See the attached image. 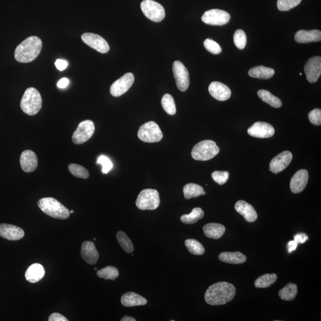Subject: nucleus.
I'll list each match as a JSON object with an SVG mask.
<instances>
[{"label": "nucleus", "instance_id": "f257e3e1", "mask_svg": "<svg viewBox=\"0 0 321 321\" xmlns=\"http://www.w3.org/2000/svg\"><path fill=\"white\" fill-rule=\"evenodd\" d=\"M236 289L232 284L221 281L209 286L204 294V300L209 305H223L234 299Z\"/></svg>", "mask_w": 321, "mask_h": 321}, {"label": "nucleus", "instance_id": "f03ea898", "mask_svg": "<svg viewBox=\"0 0 321 321\" xmlns=\"http://www.w3.org/2000/svg\"><path fill=\"white\" fill-rule=\"evenodd\" d=\"M42 47L41 39L35 36L26 39L16 48L15 58L23 63L32 61L41 53Z\"/></svg>", "mask_w": 321, "mask_h": 321}, {"label": "nucleus", "instance_id": "7ed1b4c3", "mask_svg": "<svg viewBox=\"0 0 321 321\" xmlns=\"http://www.w3.org/2000/svg\"><path fill=\"white\" fill-rule=\"evenodd\" d=\"M37 204L41 211L51 217L59 220H66L69 217V210L55 198H42Z\"/></svg>", "mask_w": 321, "mask_h": 321}, {"label": "nucleus", "instance_id": "20e7f679", "mask_svg": "<svg viewBox=\"0 0 321 321\" xmlns=\"http://www.w3.org/2000/svg\"><path fill=\"white\" fill-rule=\"evenodd\" d=\"M21 109L29 116L36 115L42 107L40 93L34 88H28L24 93L21 102Z\"/></svg>", "mask_w": 321, "mask_h": 321}, {"label": "nucleus", "instance_id": "39448f33", "mask_svg": "<svg viewBox=\"0 0 321 321\" xmlns=\"http://www.w3.org/2000/svg\"><path fill=\"white\" fill-rule=\"evenodd\" d=\"M220 152V148L215 142L204 140L200 142L192 150V157L197 161H208Z\"/></svg>", "mask_w": 321, "mask_h": 321}, {"label": "nucleus", "instance_id": "423d86ee", "mask_svg": "<svg viewBox=\"0 0 321 321\" xmlns=\"http://www.w3.org/2000/svg\"><path fill=\"white\" fill-rule=\"evenodd\" d=\"M160 204V195L157 190L146 189L142 190L136 201V205L141 210H155Z\"/></svg>", "mask_w": 321, "mask_h": 321}, {"label": "nucleus", "instance_id": "0eeeda50", "mask_svg": "<svg viewBox=\"0 0 321 321\" xmlns=\"http://www.w3.org/2000/svg\"><path fill=\"white\" fill-rule=\"evenodd\" d=\"M138 138L146 143H158L163 138L160 127L154 121L147 122L139 128Z\"/></svg>", "mask_w": 321, "mask_h": 321}, {"label": "nucleus", "instance_id": "6e6552de", "mask_svg": "<svg viewBox=\"0 0 321 321\" xmlns=\"http://www.w3.org/2000/svg\"><path fill=\"white\" fill-rule=\"evenodd\" d=\"M141 7L144 15L153 22H160L166 16L163 5L153 0H144Z\"/></svg>", "mask_w": 321, "mask_h": 321}, {"label": "nucleus", "instance_id": "1a4fd4ad", "mask_svg": "<svg viewBox=\"0 0 321 321\" xmlns=\"http://www.w3.org/2000/svg\"><path fill=\"white\" fill-rule=\"evenodd\" d=\"M94 132L95 125L92 121L87 120L82 121L73 133L72 136L73 143L80 145L86 143L91 138Z\"/></svg>", "mask_w": 321, "mask_h": 321}, {"label": "nucleus", "instance_id": "9d476101", "mask_svg": "<svg viewBox=\"0 0 321 321\" xmlns=\"http://www.w3.org/2000/svg\"><path fill=\"white\" fill-rule=\"evenodd\" d=\"M173 71L178 89L180 91H186L190 84L188 70L182 62L175 61L173 62Z\"/></svg>", "mask_w": 321, "mask_h": 321}, {"label": "nucleus", "instance_id": "9b49d317", "mask_svg": "<svg viewBox=\"0 0 321 321\" xmlns=\"http://www.w3.org/2000/svg\"><path fill=\"white\" fill-rule=\"evenodd\" d=\"M230 15L228 12L220 9H212L204 12L202 21L207 25L223 26L228 24Z\"/></svg>", "mask_w": 321, "mask_h": 321}, {"label": "nucleus", "instance_id": "f8f14e48", "mask_svg": "<svg viewBox=\"0 0 321 321\" xmlns=\"http://www.w3.org/2000/svg\"><path fill=\"white\" fill-rule=\"evenodd\" d=\"M134 82L135 77L132 73L125 74L111 86V94L115 97H119L129 90Z\"/></svg>", "mask_w": 321, "mask_h": 321}, {"label": "nucleus", "instance_id": "ddd939ff", "mask_svg": "<svg viewBox=\"0 0 321 321\" xmlns=\"http://www.w3.org/2000/svg\"><path fill=\"white\" fill-rule=\"evenodd\" d=\"M82 41L88 46L98 52L105 54L109 52L110 46L102 36L92 33H85L82 35Z\"/></svg>", "mask_w": 321, "mask_h": 321}, {"label": "nucleus", "instance_id": "4468645a", "mask_svg": "<svg viewBox=\"0 0 321 321\" xmlns=\"http://www.w3.org/2000/svg\"><path fill=\"white\" fill-rule=\"evenodd\" d=\"M307 80L310 83H315L320 78L321 74V58L319 56L313 57L306 62L305 67Z\"/></svg>", "mask_w": 321, "mask_h": 321}, {"label": "nucleus", "instance_id": "2eb2a0df", "mask_svg": "<svg viewBox=\"0 0 321 321\" xmlns=\"http://www.w3.org/2000/svg\"><path fill=\"white\" fill-rule=\"evenodd\" d=\"M248 133L252 137L269 138L274 136L275 129L271 124L265 122L258 121L249 128Z\"/></svg>", "mask_w": 321, "mask_h": 321}, {"label": "nucleus", "instance_id": "dca6fc26", "mask_svg": "<svg viewBox=\"0 0 321 321\" xmlns=\"http://www.w3.org/2000/svg\"><path fill=\"white\" fill-rule=\"evenodd\" d=\"M292 158V153L288 150L279 153L270 162L269 170L274 174L283 172L291 163Z\"/></svg>", "mask_w": 321, "mask_h": 321}, {"label": "nucleus", "instance_id": "f3484780", "mask_svg": "<svg viewBox=\"0 0 321 321\" xmlns=\"http://www.w3.org/2000/svg\"><path fill=\"white\" fill-rule=\"evenodd\" d=\"M308 179L309 173L306 170H298L292 176L290 183L291 191L295 194L302 192L308 184Z\"/></svg>", "mask_w": 321, "mask_h": 321}, {"label": "nucleus", "instance_id": "a211bd4d", "mask_svg": "<svg viewBox=\"0 0 321 321\" xmlns=\"http://www.w3.org/2000/svg\"><path fill=\"white\" fill-rule=\"evenodd\" d=\"M208 90L212 97L220 101H226L232 95L230 88L219 82H212L209 86Z\"/></svg>", "mask_w": 321, "mask_h": 321}, {"label": "nucleus", "instance_id": "6ab92c4d", "mask_svg": "<svg viewBox=\"0 0 321 321\" xmlns=\"http://www.w3.org/2000/svg\"><path fill=\"white\" fill-rule=\"evenodd\" d=\"M25 232L20 227L8 224H0V236L8 240H19L24 237Z\"/></svg>", "mask_w": 321, "mask_h": 321}, {"label": "nucleus", "instance_id": "aec40b11", "mask_svg": "<svg viewBox=\"0 0 321 321\" xmlns=\"http://www.w3.org/2000/svg\"><path fill=\"white\" fill-rule=\"evenodd\" d=\"M81 254L83 260L89 265H95L99 259V253L92 241H86L82 243Z\"/></svg>", "mask_w": 321, "mask_h": 321}, {"label": "nucleus", "instance_id": "412c9836", "mask_svg": "<svg viewBox=\"0 0 321 321\" xmlns=\"http://www.w3.org/2000/svg\"><path fill=\"white\" fill-rule=\"evenodd\" d=\"M21 168L26 173L35 171L38 166V158L35 153L31 150H25L20 158Z\"/></svg>", "mask_w": 321, "mask_h": 321}, {"label": "nucleus", "instance_id": "4be33fe9", "mask_svg": "<svg viewBox=\"0 0 321 321\" xmlns=\"http://www.w3.org/2000/svg\"><path fill=\"white\" fill-rule=\"evenodd\" d=\"M235 211L243 216L246 221L249 223L255 222L258 218L256 210L251 204L244 201H238L235 204Z\"/></svg>", "mask_w": 321, "mask_h": 321}, {"label": "nucleus", "instance_id": "5701e85b", "mask_svg": "<svg viewBox=\"0 0 321 321\" xmlns=\"http://www.w3.org/2000/svg\"><path fill=\"white\" fill-rule=\"evenodd\" d=\"M294 39L299 44L319 42L321 40V32L319 30H300L295 34Z\"/></svg>", "mask_w": 321, "mask_h": 321}, {"label": "nucleus", "instance_id": "b1692460", "mask_svg": "<svg viewBox=\"0 0 321 321\" xmlns=\"http://www.w3.org/2000/svg\"><path fill=\"white\" fill-rule=\"evenodd\" d=\"M121 302L124 306L129 308V307L144 306L146 305L147 302L146 298L134 292H130L122 295Z\"/></svg>", "mask_w": 321, "mask_h": 321}, {"label": "nucleus", "instance_id": "393cba45", "mask_svg": "<svg viewBox=\"0 0 321 321\" xmlns=\"http://www.w3.org/2000/svg\"><path fill=\"white\" fill-rule=\"evenodd\" d=\"M45 275L44 267L39 263H33L28 268L25 278L30 283H35L42 280Z\"/></svg>", "mask_w": 321, "mask_h": 321}, {"label": "nucleus", "instance_id": "a878e982", "mask_svg": "<svg viewBox=\"0 0 321 321\" xmlns=\"http://www.w3.org/2000/svg\"><path fill=\"white\" fill-rule=\"evenodd\" d=\"M203 230L207 237L219 239L225 233L226 227L221 224L208 223L204 226Z\"/></svg>", "mask_w": 321, "mask_h": 321}, {"label": "nucleus", "instance_id": "bb28decb", "mask_svg": "<svg viewBox=\"0 0 321 321\" xmlns=\"http://www.w3.org/2000/svg\"><path fill=\"white\" fill-rule=\"evenodd\" d=\"M221 262L231 264H241L245 263L247 258L245 255L240 252H224L218 257Z\"/></svg>", "mask_w": 321, "mask_h": 321}, {"label": "nucleus", "instance_id": "cd10ccee", "mask_svg": "<svg viewBox=\"0 0 321 321\" xmlns=\"http://www.w3.org/2000/svg\"><path fill=\"white\" fill-rule=\"evenodd\" d=\"M275 71L271 68L259 66L252 68L248 72L252 78L260 79H269L274 76Z\"/></svg>", "mask_w": 321, "mask_h": 321}, {"label": "nucleus", "instance_id": "c85d7f7f", "mask_svg": "<svg viewBox=\"0 0 321 321\" xmlns=\"http://www.w3.org/2000/svg\"><path fill=\"white\" fill-rule=\"evenodd\" d=\"M184 197L186 200H190L192 198H197L201 195H205L204 188L199 184L195 183H188L183 187Z\"/></svg>", "mask_w": 321, "mask_h": 321}, {"label": "nucleus", "instance_id": "c756f323", "mask_svg": "<svg viewBox=\"0 0 321 321\" xmlns=\"http://www.w3.org/2000/svg\"><path fill=\"white\" fill-rule=\"evenodd\" d=\"M258 95L261 99H262V101L268 104L269 106L278 109V108L282 106V102H281L280 99L272 95L268 90L264 89L258 90Z\"/></svg>", "mask_w": 321, "mask_h": 321}, {"label": "nucleus", "instance_id": "7c9ffc66", "mask_svg": "<svg viewBox=\"0 0 321 321\" xmlns=\"http://www.w3.org/2000/svg\"><path fill=\"white\" fill-rule=\"evenodd\" d=\"M297 294V286L296 284L290 283L285 288L281 289L279 296L281 299L286 301H292L295 299Z\"/></svg>", "mask_w": 321, "mask_h": 321}, {"label": "nucleus", "instance_id": "2f4dec72", "mask_svg": "<svg viewBox=\"0 0 321 321\" xmlns=\"http://www.w3.org/2000/svg\"><path fill=\"white\" fill-rule=\"evenodd\" d=\"M277 280V275L275 274H266L258 277L255 281V286L257 288H268Z\"/></svg>", "mask_w": 321, "mask_h": 321}, {"label": "nucleus", "instance_id": "473e14b6", "mask_svg": "<svg viewBox=\"0 0 321 321\" xmlns=\"http://www.w3.org/2000/svg\"><path fill=\"white\" fill-rule=\"evenodd\" d=\"M204 212L201 208H195L189 214L181 216L180 220L184 224H192L202 219L204 216Z\"/></svg>", "mask_w": 321, "mask_h": 321}, {"label": "nucleus", "instance_id": "72a5a7b5", "mask_svg": "<svg viewBox=\"0 0 321 321\" xmlns=\"http://www.w3.org/2000/svg\"><path fill=\"white\" fill-rule=\"evenodd\" d=\"M117 239L121 248L128 254H131L134 251V247L131 240L123 232L119 231L117 233Z\"/></svg>", "mask_w": 321, "mask_h": 321}, {"label": "nucleus", "instance_id": "f704fd0d", "mask_svg": "<svg viewBox=\"0 0 321 321\" xmlns=\"http://www.w3.org/2000/svg\"><path fill=\"white\" fill-rule=\"evenodd\" d=\"M184 244H185V246L190 254L193 255H203L205 252L204 246L202 245L200 241L193 239V238L186 240Z\"/></svg>", "mask_w": 321, "mask_h": 321}, {"label": "nucleus", "instance_id": "c9c22d12", "mask_svg": "<svg viewBox=\"0 0 321 321\" xmlns=\"http://www.w3.org/2000/svg\"><path fill=\"white\" fill-rule=\"evenodd\" d=\"M161 105L165 112L170 115H175L176 113V107L174 98L173 96L166 93L163 96L161 100Z\"/></svg>", "mask_w": 321, "mask_h": 321}, {"label": "nucleus", "instance_id": "e433bc0d", "mask_svg": "<svg viewBox=\"0 0 321 321\" xmlns=\"http://www.w3.org/2000/svg\"><path fill=\"white\" fill-rule=\"evenodd\" d=\"M118 275V269L112 266H107L97 271L98 277L104 280H115Z\"/></svg>", "mask_w": 321, "mask_h": 321}, {"label": "nucleus", "instance_id": "4c0bfd02", "mask_svg": "<svg viewBox=\"0 0 321 321\" xmlns=\"http://www.w3.org/2000/svg\"><path fill=\"white\" fill-rule=\"evenodd\" d=\"M72 175L76 177L86 179L89 177V173L88 170L81 165L70 164L68 167Z\"/></svg>", "mask_w": 321, "mask_h": 321}, {"label": "nucleus", "instance_id": "58836bf2", "mask_svg": "<svg viewBox=\"0 0 321 321\" xmlns=\"http://www.w3.org/2000/svg\"><path fill=\"white\" fill-rule=\"evenodd\" d=\"M233 39L234 44L238 49L243 50L245 48L247 42V38L246 33L243 30L238 29L235 31Z\"/></svg>", "mask_w": 321, "mask_h": 321}, {"label": "nucleus", "instance_id": "ea45409f", "mask_svg": "<svg viewBox=\"0 0 321 321\" xmlns=\"http://www.w3.org/2000/svg\"><path fill=\"white\" fill-rule=\"evenodd\" d=\"M302 0H278L277 7L282 11H289L299 5Z\"/></svg>", "mask_w": 321, "mask_h": 321}, {"label": "nucleus", "instance_id": "a19ab883", "mask_svg": "<svg viewBox=\"0 0 321 321\" xmlns=\"http://www.w3.org/2000/svg\"><path fill=\"white\" fill-rule=\"evenodd\" d=\"M204 48L213 55H219L222 51L220 45L211 39H206L204 42Z\"/></svg>", "mask_w": 321, "mask_h": 321}, {"label": "nucleus", "instance_id": "79ce46f5", "mask_svg": "<svg viewBox=\"0 0 321 321\" xmlns=\"http://www.w3.org/2000/svg\"><path fill=\"white\" fill-rule=\"evenodd\" d=\"M96 163L101 164L102 166V172L104 174H107L113 168V164L109 157L105 155H101L98 158Z\"/></svg>", "mask_w": 321, "mask_h": 321}, {"label": "nucleus", "instance_id": "37998d69", "mask_svg": "<svg viewBox=\"0 0 321 321\" xmlns=\"http://www.w3.org/2000/svg\"><path fill=\"white\" fill-rule=\"evenodd\" d=\"M212 177L216 183L223 185L226 183L229 178V173L228 172L215 171L212 173Z\"/></svg>", "mask_w": 321, "mask_h": 321}, {"label": "nucleus", "instance_id": "c03bdc74", "mask_svg": "<svg viewBox=\"0 0 321 321\" xmlns=\"http://www.w3.org/2000/svg\"><path fill=\"white\" fill-rule=\"evenodd\" d=\"M309 119L311 123L316 126L321 124V110L319 109H314L309 114Z\"/></svg>", "mask_w": 321, "mask_h": 321}, {"label": "nucleus", "instance_id": "a18cd8bd", "mask_svg": "<svg viewBox=\"0 0 321 321\" xmlns=\"http://www.w3.org/2000/svg\"><path fill=\"white\" fill-rule=\"evenodd\" d=\"M308 239V236L305 233H297L294 235V240L297 244L305 243Z\"/></svg>", "mask_w": 321, "mask_h": 321}, {"label": "nucleus", "instance_id": "49530a36", "mask_svg": "<svg viewBox=\"0 0 321 321\" xmlns=\"http://www.w3.org/2000/svg\"><path fill=\"white\" fill-rule=\"evenodd\" d=\"M49 321H68L67 318L58 313H53L48 318Z\"/></svg>", "mask_w": 321, "mask_h": 321}, {"label": "nucleus", "instance_id": "de8ad7c7", "mask_svg": "<svg viewBox=\"0 0 321 321\" xmlns=\"http://www.w3.org/2000/svg\"><path fill=\"white\" fill-rule=\"evenodd\" d=\"M55 65L57 69L59 71H62L66 69L68 66V62L66 61L63 60V59H57Z\"/></svg>", "mask_w": 321, "mask_h": 321}, {"label": "nucleus", "instance_id": "09e8293b", "mask_svg": "<svg viewBox=\"0 0 321 321\" xmlns=\"http://www.w3.org/2000/svg\"><path fill=\"white\" fill-rule=\"evenodd\" d=\"M298 244L294 240L290 241L288 244V249L289 254L292 251H296Z\"/></svg>", "mask_w": 321, "mask_h": 321}, {"label": "nucleus", "instance_id": "8fccbe9b", "mask_svg": "<svg viewBox=\"0 0 321 321\" xmlns=\"http://www.w3.org/2000/svg\"><path fill=\"white\" fill-rule=\"evenodd\" d=\"M69 84V80L67 78H62L58 82V87L61 89L66 88Z\"/></svg>", "mask_w": 321, "mask_h": 321}, {"label": "nucleus", "instance_id": "3c124183", "mask_svg": "<svg viewBox=\"0 0 321 321\" xmlns=\"http://www.w3.org/2000/svg\"><path fill=\"white\" fill-rule=\"evenodd\" d=\"M121 321H136V320L134 318H133L132 317H129V316H124V317L122 318Z\"/></svg>", "mask_w": 321, "mask_h": 321}, {"label": "nucleus", "instance_id": "603ef678", "mask_svg": "<svg viewBox=\"0 0 321 321\" xmlns=\"http://www.w3.org/2000/svg\"><path fill=\"white\" fill-rule=\"evenodd\" d=\"M70 214H73V213H74L73 210H71V211H70Z\"/></svg>", "mask_w": 321, "mask_h": 321}, {"label": "nucleus", "instance_id": "864d4df0", "mask_svg": "<svg viewBox=\"0 0 321 321\" xmlns=\"http://www.w3.org/2000/svg\"><path fill=\"white\" fill-rule=\"evenodd\" d=\"M299 75H300V76H302V74L301 73H300Z\"/></svg>", "mask_w": 321, "mask_h": 321}, {"label": "nucleus", "instance_id": "5fc2aeb1", "mask_svg": "<svg viewBox=\"0 0 321 321\" xmlns=\"http://www.w3.org/2000/svg\"><path fill=\"white\" fill-rule=\"evenodd\" d=\"M93 240H94V241H95V240H96V238H93Z\"/></svg>", "mask_w": 321, "mask_h": 321}]
</instances>
